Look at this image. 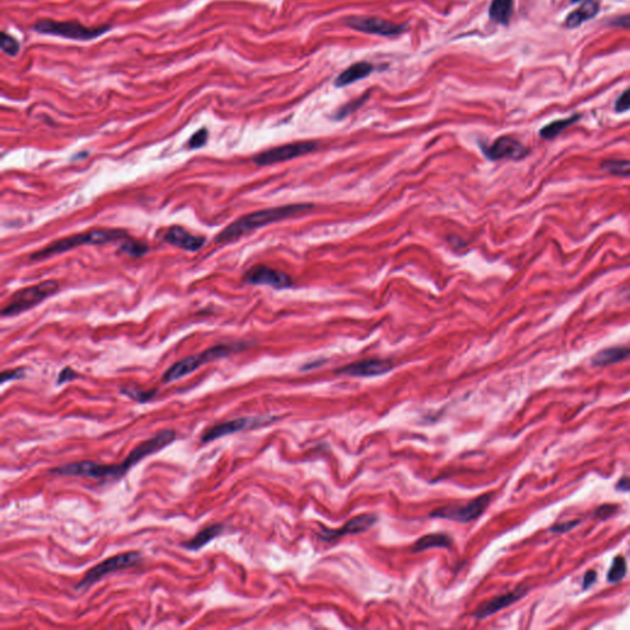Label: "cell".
<instances>
[{"label":"cell","instance_id":"cell-1","mask_svg":"<svg viewBox=\"0 0 630 630\" xmlns=\"http://www.w3.org/2000/svg\"><path fill=\"white\" fill-rule=\"evenodd\" d=\"M312 208H313V205H309V203H300V205L298 203V205L272 207V208L254 212L250 215H243L215 236V243L226 244V243L234 242L240 236H245L247 233L268 226V224H272L276 222L284 221L289 217L300 215L303 212H308Z\"/></svg>","mask_w":630,"mask_h":630},{"label":"cell","instance_id":"cell-2","mask_svg":"<svg viewBox=\"0 0 630 630\" xmlns=\"http://www.w3.org/2000/svg\"><path fill=\"white\" fill-rule=\"evenodd\" d=\"M128 238H130L128 233L122 229H93L86 233L74 234V236L59 239L43 250L35 252L31 259L32 260H45V259L51 258L58 254L69 252L75 247H84V245H104L107 243L125 240Z\"/></svg>","mask_w":630,"mask_h":630},{"label":"cell","instance_id":"cell-3","mask_svg":"<svg viewBox=\"0 0 630 630\" xmlns=\"http://www.w3.org/2000/svg\"><path fill=\"white\" fill-rule=\"evenodd\" d=\"M247 346L249 345L245 342L233 344V345H217V346L210 347L208 350L200 352L197 355H192L190 358H184L179 362L173 364L167 372L164 373L163 383H173L175 381L184 378L186 376L194 372L196 369L202 367L206 363L231 356V353L243 351Z\"/></svg>","mask_w":630,"mask_h":630},{"label":"cell","instance_id":"cell-4","mask_svg":"<svg viewBox=\"0 0 630 630\" xmlns=\"http://www.w3.org/2000/svg\"><path fill=\"white\" fill-rule=\"evenodd\" d=\"M33 31L51 35V36L63 37L75 41H91L98 37L105 35L111 30L110 25L88 27L78 22H54V20H41L32 26Z\"/></svg>","mask_w":630,"mask_h":630},{"label":"cell","instance_id":"cell-5","mask_svg":"<svg viewBox=\"0 0 630 630\" xmlns=\"http://www.w3.org/2000/svg\"><path fill=\"white\" fill-rule=\"evenodd\" d=\"M58 284L53 279L43 281L41 284L19 289L11 295L9 305L1 310L3 316H15L32 309L33 307L43 303V300L57 293Z\"/></svg>","mask_w":630,"mask_h":630},{"label":"cell","instance_id":"cell-6","mask_svg":"<svg viewBox=\"0 0 630 630\" xmlns=\"http://www.w3.org/2000/svg\"><path fill=\"white\" fill-rule=\"evenodd\" d=\"M141 559H142V554L139 551H128V553H122L115 557L109 558L88 570L84 578H82V581L75 586V590H85V588L91 587L94 583H98L99 580L109 574L136 567L141 562Z\"/></svg>","mask_w":630,"mask_h":630},{"label":"cell","instance_id":"cell-7","mask_svg":"<svg viewBox=\"0 0 630 630\" xmlns=\"http://www.w3.org/2000/svg\"><path fill=\"white\" fill-rule=\"evenodd\" d=\"M494 494L489 493L479 496L477 499L469 501L466 505H447L436 509L431 517L437 518H446V520L456 521L462 523H469L472 521L477 520L483 515Z\"/></svg>","mask_w":630,"mask_h":630},{"label":"cell","instance_id":"cell-8","mask_svg":"<svg viewBox=\"0 0 630 630\" xmlns=\"http://www.w3.org/2000/svg\"><path fill=\"white\" fill-rule=\"evenodd\" d=\"M277 420L275 416H247V417H238L234 420L226 421L222 424L212 426L201 437V441L203 443L220 440L222 437L229 436L236 432L252 430L260 426L268 425L272 421Z\"/></svg>","mask_w":630,"mask_h":630},{"label":"cell","instance_id":"cell-9","mask_svg":"<svg viewBox=\"0 0 630 630\" xmlns=\"http://www.w3.org/2000/svg\"><path fill=\"white\" fill-rule=\"evenodd\" d=\"M315 149H318V144L315 142L289 143V144H284V146L268 149L266 152L260 153L259 155L254 158V163L260 167L284 163L287 160H292L295 158L305 155L308 153L314 152Z\"/></svg>","mask_w":630,"mask_h":630},{"label":"cell","instance_id":"cell-10","mask_svg":"<svg viewBox=\"0 0 630 630\" xmlns=\"http://www.w3.org/2000/svg\"><path fill=\"white\" fill-rule=\"evenodd\" d=\"M345 25L351 27L356 31L384 37L398 36L406 29L405 25L385 22L383 19L373 17V16H350L345 19Z\"/></svg>","mask_w":630,"mask_h":630},{"label":"cell","instance_id":"cell-11","mask_svg":"<svg viewBox=\"0 0 630 630\" xmlns=\"http://www.w3.org/2000/svg\"><path fill=\"white\" fill-rule=\"evenodd\" d=\"M244 282L256 286H268L275 289H291L293 286V281L287 273L268 268L266 265H256L247 270L244 275Z\"/></svg>","mask_w":630,"mask_h":630},{"label":"cell","instance_id":"cell-12","mask_svg":"<svg viewBox=\"0 0 630 630\" xmlns=\"http://www.w3.org/2000/svg\"><path fill=\"white\" fill-rule=\"evenodd\" d=\"M485 155L490 160H521L528 155V149L515 138L502 136L498 138L491 146L484 148Z\"/></svg>","mask_w":630,"mask_h":630},{"label":"cell","instance_id":"cell-13","mask_svg":"<svg viewBox=\"0 0 630 630\" xmlns=\"http://www.w3.org/2000/svg\"><path fill=\"white\" fill-rule=\"evenodd\" d=\"M394 364L389 360L382 358H367L358 362L350 363L344 367L339 368V374H345L350 377H376L390 372Z\"/></svg>","mask_w":630,"mask_h":630},{"label":"cell","instance_id":"cell-14","mask_svg":"<svg viewBox=\"0 0 630 630\" xmlns=\"http://www.w3.org/2000/svg\"><path fill=\"white\" fill-rule=\"evenodd\" d=\"M378 517L373 514H363V515L356 516L350 521H347L345 525H342L339 530H330L323 532L321 538L323 541H335L337 538L347 536V535H358V533H363L366 530L372 528L373 525L377 523Z\"/></svg>","mask_w":630,"mask_h":630},{"label":"cell","instance_id":"cell-15","mask_svg":"<svg viewBox=\"0 0 630 630\" xmlns=\"http://www.w3.org/2000/svg\"><path fill=\"white\" fill-rule=\"evenodd\" d=\"M527 592H528V588L525 587V586H520V587L516 588V590L511 591L509 594H501V596H498L495 599H490V601L485 602V604H482L480 607L477 608V610L474 612V617L479 620L491 617L495 613H498L501 609L506 608L511 604L517 602L522 597H525Z\"/></svg>","mask_w":630,"mask_h":630},{"label":"cell","instance_id":"cell-16","mask_svg":"<svg viewBox=\"0 0 630 630\" xmlns=\"http://www.w3.org/2000/svg\"><path fill=\"white\" fill-rule=\"evenodd\" d=\"M164 242L171 244L174 247H180L186 252H197L205 245L206 239L203 236H194L187 231H185L183 226H174L169 228L168 231L164 236Z\"/></svg>","mask_w":630,"mask_h":630},{"label":"cell","instance_id":"cell-17","mask_svg":"<svg viewBox=\"0 0 630 630\" xmlns=\"http://www.w3.org/2000/svg\"><path fill=\"white\" fill-rule=\"evenodd\" d=\"M599 4L596 0H586L576 10L570 13L565 19V26L569 29H576L583 22L594 19L599 14Z\"/></svg>","mask_w":630,"mask_h":630},{"label":"cell","instance_id":"cell-18","mask_svg":"<svg viewBox=\"0 0 630 630\" xmlns=\"http://www.w3.org/2000/svg\"><path fill=\"white\" fill-rule=\"evenodd\" d=\"M373 69L374 67L368 62H358V63L352 64L337 77L335 80V86L344 88L347 85L356 83L358 80L367 78L368 75L372 73Z\"/></svg>","mask_w":630,"mask_h":630},{"label":"cell","instance_id":"cell-19","mask_svg":"<svg viewBox=\"0 0 630 630\" xmlns=\"http://www.w3.org/2000/svg\"><path fill=\"white\" fill-rule=\"evenodd\" d=\"M224 528H226L224 525H210L205 530H201L200 533H197L191 541L184 543L183 546H185L189 551H200L201 548H203L210 541H213L215 537L221 536L222 533L224 532Z\"/></svg>","mask_w":630,"mask_h":630},{"label":"cell","instance_id":"cell-20","mask_svg":"<svg viewBox=\"0 0 630 630\" xmlns=\"http://www.w3.org/2000/svg\"><path fill=\"white\" fill-rule=\"evenodd\" d=\"M628 358H630L629 347H610V348H606L604 351L599 352L592 358V364L594 366H608V364H615L620 361H624Z\"/></svg>","mask_w":630,"mask_h":630},{"label":"cell","instance_id":"cell-21","mask_svg":"<svg viewBox=\"0 0 630 630\" xmlns=\"http://www.w3.org/2000/svg\"><path fill=\"white\" fill-rule=\"evenodd\" d=\"M452 546V538L443 533H433L427 535L415 541V544L411 548L413 553L425 551L432 548H450Z\"/></svg>","mask_w":630,"mask_h":630},{"label":"cell","instance_id":"cell-22","mask_svg":"<svg viewBox=\"0 0 630 630\" xmlns=\"http://www.w3.org/2000/svg\"><path fill=\"white\" fill-rule=\"evenodd\" d=\"M514 13V0H493L489 9V16L501 25H507Z\"/></svg>","mask_w":630,"mask_h":630},{"label":"cell","instance_id":"cell-23","mask_svg":"<svg viewBox=\"0 0 630 630\" xmlns=\"http://www.w3.org/2000/svg\"><path fill=\"white\" fill-rule=\"evenodd\" d=\"M581 118V115H574L567 117V118H562V120H555V121L548 123L539 131V136L543 139L551 141L554 138H557L562 132L565 131L567 127L571 126L575 122H578Z\"/></svg>","mask_w":630,"mask_h":630},{"label":"cell","instance_id":"cell-24","mask_svg":"<svg viewBox=\"0 0 630 630\" xmlns=\"http://www.w3.org/2000/svg\"><path fill=\"white\" fill-rule=\"evenodd\" d=\"M601 169L604 173L615 175V176H629L630 160H620V159H610L601 164Z\"/></svg>","mask_w":630,"mask_h":630},{"label":"cell","instance_id":"cell-25","mask_svg":"<svg viewBox=\"0 0 630 630\" xmlns=\"http://www.w3.org/2000/svg\"><path fill=\"white\" fill-rule=\"evenodd\" d=\"M157 389H153V390H141V389L131 388V387H126V388L121 389V394L130 397L131 399L135 400V401H138V403H147L149 400H152L153 398L157 395Z\"/></svg>","mask_w":630,"mask_h":630},{"label":"cell","instance_id":"cell-26","mask_svg":"<svg viewBox=\"0 0 630 630\" xmlns=\"http://www.w3.org/2000/svg\"><path fill=\"white\" fill-rule=\"evenodd\" d=\"M625 574H627V562H625L624 558H615L613 564H612V567L609 569L607 580H608L609 583H618L620 580H623Z\"/></svg>","mask_w":630,"mask_h":630},{"label":"cell","instance_id":"cell-27","mask_svg":"<svg viewBox=\"0 0 630 630\" xmlns=\"http://www.w3.org/2000/svg\"><path fill=\"white\" fill-rule=\"evenodd\" d=\"M1 51L10 56L15 57L20 52V43L16 40L15 37L10 36L6 31L1 32V43H0Z\"/></svg>","mask_w":630,"mask_h":630},{"label":"cell","instance_id":"cell-28","mask_svg":"<svg viewBox=\"0 0 630 630\" xmlns=\"http://www.w3.org/2000/svg\"><path fill=\"white\" fill-rule=\"evenodd\" d=\"M121 250L128 254L132 258H141L148 252V247L143 243L127 240L122 244Z\"/></svg>","mask_w":630,"mask_h":630},{"label":"cell","instance_id":"cell-29","mask_svg":"<svg viewBox=\"0 0 630 630\" xmlns=\"http://www.w3.org/2000/svg\"><path fill=\"white\" fill-rule=\"evenodd\" d=\"M207 139H208V131L206 128H201L200 131L196 132L194 136L190 138L189 147L191 149L202 148L207 143Z\"/></svg>","mask_w":630,"mask_h":630},{"label":"cell","instance_id":"cell-30","mask_svg":"<svg viewBox=\"0 0 630 630\" xmlns=\"http://www.w3.org/2000/svg\"><path fill=\"white\" fill-rule=\"evenodd\" d=\"M615 110L618 114H623V112L630 110V88L623 91L620 98L617 99Z\"/></svg>","mask_w":630,"mask_h":630},{"label":"cell","instance_id":"cell-31","mask_svg":"<svg viewBox=\"0 0 630 630\" xmlns=\"http://www.w3.org/2000/svg\"><path fill=\"white\" fill-rule=\"evenodd\" d=\"M25 377V368H17L13 371H4L1 373V384H6L8 381H15Z\"/></svg>","mask_w":630,"mask_h":630},{"label":"cell","instance_id":"cell-32","mask_svg":"<svg viewBox=\"0 0 630 630\" xmlns=\"http://www.w3.org/2000/svg\"><path fill=\"white\" fill-rule=\"evenodd\" d=\"M617 509L618 507L615 505H602V506H599V509L594 511V517L601 518V520H606V518H608V517L613 515Z\"/></svg>","mask_w":630,"mask_h":630},{"label":"cell","instance_id":"cell-33","mask_svg":"<svg viewBox=\"0 0 630 630\" xmlns=\"http://www.w3.org/2000/svg\"><path fill=\"white\" fill-rule=\"evenodd\" d=\"M77 378H78V374L74 372L72 368L66 367L62 372L59 373L57 384L58 385H62V384L68 383V382H72V381Z\"/></svg>","mask_w":630,"mask_h":630},{"label":"cell","instance_id":"cell-34","mask_svg":"<svg viewBox=\"0 0 630 630\" xmlns=\"http://www.w3.org/2000/svg\"><path fill=\"white\" fill-rule=\"evenodd\" d=\"M580 523V521H569V522H562V523H559V525H554L553 528H551V532H554V533H565V532H569L570 530H573L575 528L576 525H578Z\"/></svg>","mask_w":630,"mask_h":630},{"label":"cell","instance_id":"cell-35","mask_svg":"<svg viewBox=\"0 0 630 630\" xmlns=\"http://www.w3.org/2000/svg\"><path fill=\"white\" fill-rule=\"evenodd\" d=\"M364 100H366V98H362L361 100H358L356 102H352V104H348V105L345 106V107H342L341 110L339 111V114H337V118H344V117L348 115L350 112L356 110L360 106L362 105V102Z\"/></svg>","mask_w":630,"mask_h":630},{"label":"cell","instance_id":"cell-36","mask_svg":"<svg viewBox=\"0 0 630 630\" xmlns=\"http://www.w3.org/2000/svg\"><path fill=\"white\" fill-rule=\"evenodd\" d=\"M609 25L613 27H620V29H630V14L615 17L612 22H609Z\"/></svg>","mask_w":630,"mask_h":630},{"label":"cell","instance_id":"cell-37","mask_svg":"<svg viewBox=\"0 0 630 630\" xmlns=\"http://www.w3.org/2000/svg\"><path fill=\"white\" fill-rule=\"evenodd\" d=\"M596 578H597V574L592 571V570L587 571L586 575L583 576V590H587L590 586H592L594 581H596Z\"/></svg>","mask_w":630,"mask_h":630},{"label":"cell","instance_id":"cell-38","mask_svg":"<svg viewBox=\"0 0 630 630\" xmlns=\"http://www.w3.org/2000/svg\"><path fill=\"white\" fill-rule=\"evenodd\" d=\"M617 489L623 490V491H630V478L620 479L617 484Z\"/></svg>","mask_w":630,"mask_h":630},{"label":"cell","instance_id":"cell-39","mask_svg":"<svg viewBox=\"0 0 630 630\" xmlns=\"http://www.w3.org/2000/svg\"><path fill=\"white\" fill-rule=\"evenodd\" d=\"M573 3H581V1H586V0H571Z\"/></svg>","mask_w":630,"mask_h":630}]
</instances>
